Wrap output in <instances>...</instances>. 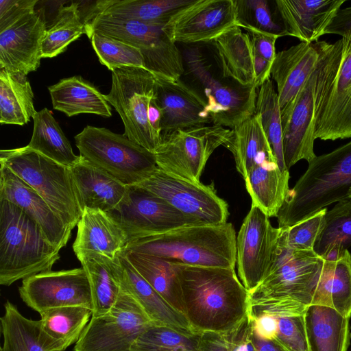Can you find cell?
I'll list each match as a JSON object with an SVG mask.
<instances>
[{
  "instance_id": "cell-9",
  "label": "cell",
  "mask_w": 351,
  "mask_h": 351,
  "mask_svg": "<svg viewBox=\"0 0 351 351\" xmlns=\"http://www.w3.org/2000/svg\"><path fill=\"white\" fill-rule=\"evenodd\" d=\"M75 141L81 156L127 186L140 184L158 168L154 153L104 128L87 125Z\"/></svg>"
},
{
  "instance_id": "cell-17",
  "label": "cell",
  "mask_w": 351,
  "mask_h": 351,
  "mask_svg": "<svg viewBox=\"0 0 351 351\" xmlns=\"http://www.w3.org/2000/svg\"><path fill=\"white\" fill-rule=\"evenodd\" d=\"M279 228L252 204L236 239L239 278L246 290L253 291L263 280L273 261L279 237Z\"/></svg>"
},
{
  "instance_id": "cell-52",
  "label": "cell",
  "mask_w": 351,
  "mask_h": 351,
  "mask_svg": "<svg viewBox=\"0 0 351 351\" xmlns=\"http://www.w3.org/2000/svg\"><path fill=\"white\" fill-rule=\"evenodd\" d=\"M254 54L273 63L276 53V42L278 36L256 32H247Z\"/></svg>"
},
{
  "instance_id": "cell-24",
  "label": "cell",
  "mask_w": 351,
  "mask_h": 351,
  "mask_svg": "<svg viewBox=\"0 0 351 351\" xmlns=\"http://www.w3.org/2000/svg\"><path fill=\"white\" fill-rule=\"evenodd\" d=\"M346 0H275L287 35L314 43L326 34Z\"/></svg>"
},
{
  "instance_id": "cell-49",
  "label": "cell",
  "mask_w": 351,
  "mask_h": 351,
  "mask_svg": "<svg viewBox=\"0 0 351 351\" xmlns=\"http://www.w3.org/2000/svg\"><path fill=\"white\" fill-rule=\"evenodd\" d=\"M37 0H0V30L34 10Z\"/></svg>"
},
{
  "instance_id": "cell-36",
  "label": "cell",
  "mask_w": 351,
  "mask_h": 351,
  "mask_svg": "<svg viewBox=\"0 0 351 351\" xmlns=\"http://www.w3.org/2000/svg\"><path fill=\"white\" fill-rule=\"evenodd\" d=\"M133 267L173 308L184 315L180 282L171 262L152 255L123 250Z\"/></svg>"
},
{
  "instance_id": "cell-42",
  "label": "cell",
  "mask_w": 351,
  "mask_h": 351,
  "mask_svg": "<svg viewBox=\"0 0 351 351\" xmlns=\"http://www.w3.org/2000/svg\"><path fill=\"white\" fill-rule=\"evenodd\" d=\"M271 146L278 167L282 171H288L284 158L281 112L277 90L271 78L258 88L255 112Z\"/></svg>"
},
{
  "instance_id": "cell-10",
  "label": "cell",
  "mask_w": 351,
  "mask_h": 351,
  "mask_svg": "<svg viewBox=\"0 0 351 351\" xmlns=\"http://www.w3.org/2000/svg\"><path fill=\"white\" fill-rule=\"evenodd\" d=\"M165 25L98 14L86 23V34L99 33L136 47L143 54L146 70L156 76L179 80L184 73L183 56L164 31Z\"/></svg>"
},
{
  "instance_id": "cell-18",
  "label": "cell",
  "mask_w": 351,
  "mask_h": 351,
  "mask_svg": "<svg viewBox=\"0 0 351 351\" xmlns=\"http://www.w3.org/2000/svg\"><path fill=\"white\" fill-rule=\"evenodd\" d=\"M19 293L23 302L39 314L72 306L93 309L90 282L83 267L32 276L23 280Z\"/></svg>"
},
{
  "instance_id": "cell-45",
  "label": "cell",
  "mask_w": 351,
  "mask_h": 351,
  "mask_svg": "<svg viewBox=\"0 0 351 351\" xmlns=\"http://www.w3.org/2000/svg\"><path fill=\"white\" fill-rule=\"evenodd\" d=\"M199 333L186 335L167 326L152 324L138 335L130 351H197Z\"/></svg>"
},
{
  "instance_id": "cell-20",
  "label": "cell",
  "mask_w": 351,
  "mask_h": 351,
  "mask_svg": "<svg viewBox=\"0 0 351 351\" xmlns=\"http://www.w3.org/2000/svg\"><path fill=\"white\" fill-rule=\"evenodd\" d=\"M47 26L35 10L0 30V67L27 75L40 64L41 45Z\"/></svg>"
},
{
  "instance_id": "cell-28",
  "label": "cell",
  "mask_w": 351,
  "mask_h": 351,
  "mask_svg": "<svg viewBox=\"0 0 351 351\" xmlns=\"http://www.w3.org/2000/svg\"><path fill=\"white\" fill-rule=\"evenodd\" d=\"M77 226L74 252L92 251L114 260L128 243L119 223L109 213L100 209L85 208Z\"/></svg>"
},
{
  "instance_id": "cell-8",
  "label": "cell",
  "mask_w": 351,
  "mask_h": 351,
  "mask_svg": "<svg viewBox=\"0 0 351 351\" xmlns=\"http://www.w3.org/2000/svg\"><path fill=\"white\" fill-rule=\"evenodd\" d=\"M279 229L273 261L263 280L249 293L250 302L290 300L308 306L311 304L325 259L314 250L290 247Z\"/></svg>"
},
{
  "instance_id": "cell-23",
  "label": "cell",
  "mask_w": 351,
  "mask_h": 351,
  "mask_svg": "<svg viewBox=\"0 0 351 351\" xmlns=\"http://www.w3.org/2000/svg\"><path fill=\"white\" fill-rule=\"evenodd\" d=\"M328 42H300L276 55L271 77L277 86L280 110L297 94L317 67Z\"/></svg>"
},
{
  "instance_id": "cell-51",
  "label": "cell",
  "mask_w": 351,
  "mask_h": 351,
  "mask_svg": "<svg viewBox=\"0 0 351 351\" xmlns=\"http://www.w3.org/2000/svg\"><path fill=\"white\" fill-rule=\"evenodd\" d=\"M197 351H233L231 329L226 332H201L198 339Z\"/></svg>"
},
{
  "instance_id": "cell-33",
  "label": "cell",
  "mask_w": 351,
  "mask_h": 351,
  "mask_svg": "<svg viewBox=\"0 0 351 351\" xmlns=\"http://www.w3.org/2000/svg\"><path fill=\"white\" fill-rule=\"evenodd\" d=\"M311 304L328 306L351 317V254L348 250L324 260Z\"/></svg>"
},
{
  "instance_id": "cell-37",
  "label": "cell",
  "mask_w": 351,
  "mask_h": 351,
  "mask_svg": "<svg viewBox=\"0 0 351 351\" xmlns=\"http://www.w3.org/2000/svg\"><path fill=\"white\" fill-rule=\"evenodd\" d=\"M26 75L0 71V123L23 125L37 113Z\"/></svg>"
},
{
  "instance_id": "cell-53",
  "label": "cell",
  "mask_w": 351,
  "mask_h": 351,
  "mask_svg": "<svg viewBox=\"0 0 351 351\" xmlns=\"http://www.w3.org/2000/svg\"><path fill=\"white\" fill-rule=\"evenodd\" d=\"M251 315L253 318L254 334L263 340L274 341L278 332V317L267 313Z\"/></svg>"
},
{
  "instance_id": "cell-44",
  "label": "cell",
  "mask_w": 351,
  "mask_h": 351,
  "mask_svg": "<svg viewBox=\"0 0 351 351\" xmlns=\"http://www.w3.org/2000/svg\"><path fill=\"white\" fill-rule=\"evenodd\" d=\"M237 26L247 32L287 36L275 0H234Z\"/></svg>"
},
{
  "instance_id": "cell-54",
  "label": "cell",
  "mask_w": 351,
  "mask_h": 351,
  "mask_svg": "<svg viewBox=\"0 0 351 351\" xmlns=\"http://www.w3.org/2000/svg\"><path fill=\"white\" fill-rule=\"evenodd\" d=\"M254 344L255 351H285L274 341L263 340L258 337L255 334Z\"/></svg>"
},
{
  "instance_id": "cell-41",
  "label": "cell",
  "mask_w": 351,
  "mask_h": 351,
  "mask_svg": "<svg viewBox=\"0 0 351 351\" xmlns=\"http://www.w3.org/2000/svg\"><path fill=\"white\" fill-rule=\"evenodd\" d=\"M351 246V198L336 203L325 215V226L314 251L324 259L335 258Z\"/></svg>"
},
{
  "instance_id": "cell-55",
  "label": "cell",
  "mask_w": 351,
  "mask_h": 351,
  "mask_svg": "<svg viewBox=\"0 0 351 351\" xmlns=\"http://www.w3.org/2000/svg\"><path fill=\"white\" fill-rule=\"evenodd\" d=\"M348 197L351 198V188L349 189L348 192Z\"/></svg>"
},
{
  "instance_id": "cell-3",
  "label": "cell",
  "mask_w": 351,
  "mask_h": 351,
  "mask_svg": "<svg viewBox=\"0 0 351 351\" xmlns=\"http://www.w3.org/2000/svg\"><path fill=\"white\" fill-rule=\"evenodd\" d=\"M351 141L308 163L280 209L278 228H287L332 204L349 198Z\"/></svg>"
},
{
  "instance_id": "cell-38",
  "label": "cell",
  "mask_w": 351,
  "mask_h": 351,
  "mask_svg": "<svg viewBox=\"0 0 351 351\" xmlns=\"http://www.w3.org/2000/svg\"><path fill=\"white\" fill-rule=\"evenodd\" d=\"M34 129L27 146L45 156L68 167L74 165L80 156L74 154L52 112L45 108L33 117Z\"/></svg>"
},
{
  "instance_id": "cell-19",
  "label": "cell",
  "mask_w": 351,
  "mask_h": 351,
  "mask_svg": "<svg viewBox=\"0 0 351 351\" xmlns=\"http://www.w3.org/2000/svg\"><path fill=\"white\" fill-rule=\"evenodd\" d=\"M237 25L234 0H195L175 13L164 26L174 43H210Z\"/></svg>"
},
{
  "instance_id": "cell-50",
  "label": "cell",
  "mask_w": 351,
  "mask_h": 351,
  "mask_svg": "<svg viewBox=\"0 0 351 351\" xmlns=\"http://www.w3.org/2000/svg\"><path fill=\"white\" fill-rule=\"evenodd\" d=\"M233 351H255L253 318L250 311L231 329Z\"/></svg>"
},
{
  "instance_id": "cell-6",
  "label": "cell",
  "mask_w": 351,
  "mask_h": 351,
  "mask_svg": "<svg viewBox=\"0 0 351 351\" xmlns=\"http://www.w3.org/2000/svg\"><path fill=\"white\" fill-rule=\"evenodd\" d=\"M182 56L183 75L204 100L213 125L232 129L254 114L258 88L224 78L199 47L186 46Z\"/></svg>"
},
{
  "instance_id": "cell-26",
  "label": "cell",
  "mask_w": 351,
  "mask_h": 351,
  "mask_svg": "<svg viewBox=\"0 0 351 351\" xmlns=\"http://www.w3.org/2000/svg\"><path fill=\"white\" fill-rule=\"evenodd\" d=\"M69 168L82 211L88 208L110 213L117 209L128 196L130 186L123 184L81 156L80 160Z\"/></svg>"
},
{
  "instance_id": "cell-35",
  "label": "cell",
  "mask_w": 351,
  "mask_h": 351,
  "mask_svg": "<svg viewBox=\"0 0 351 351\" xmlns=\"http://www.w3.org/2000/svg\"><path fill=\"white\" fill-rule=\"evenodd\" d=\"M231 130L232 134L223 146L232 152L237 170L243 179L259 161L266 158L276 161L257 114L254 113Z\"/></svg>"
},
{
  "instance_id": "cell-30",
  "label": "cell",
  "mask_w": 351,
  "mask_h": 351,
  "mask_svg": "<svg viewBox=\"0 0 351 351\" xmlns=\"http://www.w3.org/2000/svg\"><path fill=\"white\" fill-rule=\"evenodd\" d=\"M289 173L282 171L273 159L257 162L244 179L252 204L269 218L277 217L290 190Z\"/></svg>"
},
{
  "instance_id": "cell-7",
  "label": "cell",
  "mask_w": 351,
  "mask_h": 351,
  "mask_svg": "<svg viewBox=\"0 0 351 351\" xmlns=\"http://www.w3.org/2000/svg\"><path fill=\"white\" fill-rule=\"evenodd\" d=\"M0 164L34 189L69 228L73 230L77 225L83 211L69 167L27 145L1 149Z\"/></svg>"
},
{
  "instance_id": "cell-39",
  "label": "cell",
  "mask_w": 351,
  "mask_h": 351,
  "mask_svg": "<svg viewBox=\"0 0 351 351\" xmlns=\"http://www.w3.org/2000/svg\"><path fill=\"white\" fill-rule=\"evenodd\" d=\"M195 1L110 0L99 14L120 20L165 25L179 10Z\"/></svg>"
},
{
  "instance_id": "cell-47",
  "label": "cell",
  "mask_w": 351,
  "mask_h": 351,
  "mask_svg": "<svg viewBox=\"0 0 351 351\" xmlns=\"http://www.w3.org/2000/svg\"><path fill=\"white\" fill-rule=\"evenodd\" d=\"M327 210L324 208L289 228H280L287 245L300 250H314L325 226Z\"/></svg>"
},
{
  "instance_id": "cell-5",
  "label": "cell",
  "mask_w": 351,
  "mask_h": 351,
  "mask_svg": "<svg viewBox=\"0 0 351 351\" xmlns=\"http://www.w3.org/2000/svg\"><path fill=\"white\" fill-rule=\"evenodd\" d=\"M60 250L51 245L38 225L21 208L0 199V284L51 270Z\"/></svg>"
},
{
  "instance_id": "cell-16",
  "label": "cell",
  "mask_w": 351,
  "mask_h": 351,
  "mask_svg": "<svg viewBox=\"0 0 351 351\" xmlns=\"http://www.w3.org/2000/svg\"><path fill=\"white\" fill-rule=\"evenodd\" d=\"M137 185L202 224L218 225L227 222L228 206L217 195L213 184L205 185L186 181L158 168Z\"/></svg>"
},
{
  "instance_id": "cell-32",
  "label": "cell",
  "mask_w": 351,
  "mask_h": 351,
  "mask_svg": "<svg viewBox=\"0 0 351 351\" xmlns=\"http://www.w3.org/2000/svg\"><path fill=\"white\" fill-rule=\"evenodd\" d=\"M308 351H347L350 340L349 319L335 309L311 304L304 314Z\"/></svg>"
},
{
  "instance_id": "cell-1",
  "label": "cell",
  "mask_w": 351,
  "mask_h": 351,
  "mask_svg": "<svg viewBox=\"0 0 351 351\" xmlns=\"http://www.w3.org/2000/svg\"><path fill=\"white\" fill-rule=\"evenodd\" d=\"M171 263L181 288L184 315L197 332L228 331L247 314L249 292L234 269Z\"/></svg>"
},
{
  "instance_id": "cell-34",
  "label": "cell",
  "mask_w": 351,
  "mask_h": 351,
  "mask_svg": "<svg viewBox=\"0 0 351 351\" xmlns=\"http://www.w3.org/2000/svg\"><path fill=\"white\" fill-rule=\"evenodd\" d=\"M48 90L53 108L68 117L81 113L112 116L111 108L104 95L80 76L62 79L49 86Z\"/></svg>"
},
{
  "instance_id": "cell-29",
  "label": "cell",
  "mask_w": 351,
  "mask_h": 351,
  "mask_svg": "<svg viewBox=\"0 0 351 351\" xmlns=\"http://www.w3.org/2000/svg\"><path fill=\"white\" fill-rule=\"evenodd\" d=\"M81 306L58 307L40 313L38 341L44 351H64L80 339L92 317Z\"/></svg>"
},
{
  "instance_id": "cell-40",
  "label": "cell",
  "mask_w": 351,
  "mask_h": 351,
  "mask_svg": "<svg viewBox=\"0 0 351 351\" xmlns=\"http://www.w3.org/2000/svg\"><path fill=\"white\" fill-rule=\"evenodd\" d=\"M83 34H86V24L79 2L61 5L52 23L47 27L41 45L42 58L62 53Z\"/></svg>"
},
{
  "instance_id": "cell-27",
  "label": "cell",
  "mask_w": 351,
  "mask_h": 351,
  "mask_svg": "<svg viewBox=\"0 0 351 351\" xmlns=\"http://www.w3.org/2000/svg\"><path fill=\"white\" fill-rule=\"evenodd\" d=\"M222 76L243 86H256L254 52L248 34L234 26L210 42Z\"/></svg>"
},
{
  "instance_id": "cell-31",
  "label": "cell",
  "mask_w": 351,
  "mask_h": 351,
  "mask_svg": "<svg viewBox=\"0 0 351 351\" xmlns=\"http://www.w3.org/2000/svg\"><path fill=\"white\" fill-rule=\"evenodd\" d=\"M75 254L90 282L92 317L103 315L112 308L121 291L117 261L92 251L81 250Z\"/></svg>"
},
{
  "instance_id": "cell-4",
  "label": "cell",
  "mask_w": 351,
  "mask_h": 351,
  "mask_svg": "<svg viewBox=\"0 0 351 351\" xmlns=\"http://www.w3.org/2000/svg\"><path fill=\"white\" fill-rule=\"evenodd\" d=\"M341 40L328 43L315 69L295 97L280 110L284 158L288 170L301 160L316 158L315 128L319 103L333 79L341 57Z\"/></svg>"
},
{
  "instance_id": "cell-2",
  "label": "cell",
  "mask_w": 351,
  "mask_h": 351,
  "mask_svg": "<svg viewBox=\"0 0 351 351\" xmlns=\"http://www.w3.org/2000/svg\"><path fill=\"white\" fill-rule=\"evenodd\" d=\"M236 239L231 223L193 225L130 241L124 250L189 266L234 269Z\"/></svg>"
},
{
  "instance_id": "cell-15",
  "label": "cell",
  "mask_w": 351,
  "mask_h": 351,
  "mask_svg": "<svg viewBox=\"0 0 351 351\" xmlns=\"http://www.w3.org/2000/svg\"><path fill=\"white\" fill-rule=\"evenodd\" d=\"M109 213L125 231L128 242L184 226L202 224L138 185L130 186L125 200Z\"/></svg>"
},
{
  "instance_id": "cell-43",
  "label": "cell",
  "mask_w": 351,
  "mask_h": 351,
  "mask_svg": "<svg viewBox=\"0 0 351 351\" xmlns=\"http://www.w3.org/2000/svg\"><path fill=\"white\" fill-rule=\"evenodd\" d=\"M0 322V351H44L38 341L39 320L25 317L9 300L4 304Z\"/></svg>"
},
{
  "instance_id": "cell-11",
  "label": "cell",
  "mask_w": 351,
  "mask_h": 351,
  "mask_svg": "<svg viewBox=\"0 0 351 351\" xmlns=\"http://www.w3.org/2000/svg\"><path fill=\"white\" fill-rule=\"evenodd\" d=\"M341 36L339 67L319 103L315 138H351V6L340 9L326 34Z\"/></svg>"
},
{
  "instance_id": "cell-13",
  "label": "cell",
  "mask_w": 351,
  "mask_h": 351,
  "mask_svg": "<svg viewBox=\"0 0 351 351\" xmlns=\"http://www.w3.org/2000/svg\"><path fill=\"white\" fill-rule=\"evenodd\" d=\"M231 134V129L213 124L163 134L154 153L157 166L177 178L200 182L208 158L217 147L226 144Z\"/></svg>"
},
{
  "instance_id": "cell-12",
  "label": "cell",
  "mask_w": 351,
  "mask_h": 351,
  "mask_svg": "<svg viewBox=\"0 0 351 351\" xmlns=\"http://www.w3.org/2000/svg\"><path fill=\"white\" fill-rule=\"evenodd\" d=\"M155 95V75L138 67H123L112 71V86L106 101L120 115L123 135L154 153L161 141L149 123V111Z\"/></svg>"
},
{
  "instance_id": "cell-14",
  "label": "cell",
  "mask_w": 351,
  "mask_h": 351,
  "mask_svg": "<svg viewBox=\"0 0 351 351\" xmlns=\"http://www.w3.org/2000/svg\"><path fill=\"white\" fill-rule=\"evenodd\" d=\"M154 324L124 288L106 314L91 317L73 351H130L138 335Z\"/></svg>"
},
{
  "instance_id": "cell-48",
  "label": "cell",
  "mask_w": 351,
  "mask_h": 351,
  "mask_svg": "<svg viewBox=\"0 0 351 351\" xmlns=\"http://www.w3.org/2000/svg\"><path fill=\"white\" fill-rule=\"evenodd\" d=\"M278 319V332L273 341L285 351H308L304 315Z\"/></svg>"
},
{
  "instance_id": "cell-21",
  "label": "cell",
  "mask_w": 351,
  "mask_h": 351,
  "mask_svg": "<svg viewBox=\"0 0 351 351\" xmlns=\"http://www.w3.org/2000/svg\"><path fill=\"white\" fill-rule=\"evenodd\" d=\"M0 199L21 208L56 249L60 250L66 245L72 230L34 189L3 165L0 167Z\"/></svg>"
},
{
  "instance_id": "cell-22",
  "label": "cell",
  "mask_w": 351,
  "mask_h": 351,
  "mask_svg": "<svg viewBox=\"0 0 351 351\" xmlns=\"http://www.w3.org/2000/svg\"><path fill=\"white\" fill-rule=\"evenodd\" d=\"M155 96L162 111V134L213 124L202 98L181 79L155 75Z\"/></svg>"
},
{
  "instance_id": "cell-46",
  "label": "cell",
  "mask_w": 351,
  "mask_h": 351,
  "mask_svg": "<svg viewBox=\"0 0 351 351\" xmlns=\"http://www.w3.org/2000/svg\"><path fill=\"white\" fill-rule=\"evenodd\" d=\"M88 38L99 62L111 71L123 67L145 69L144 58L138 48L99 33H92Z\"/></svg>"
},
{
  "instance_id": "cell-25",
  "label": "cell",
  "mask_w": 351,
  "mask_h": 351,
  "mask_svg": "<svg viewBox=\"0 0 351 351\" xmlns=\"http://www.w3.org/2000/svg\"><path fill=\"white\" fill-rule=\"evenodd\" d=\"M115 259L121 287L136 300L154 324L167 326L186 335L199 333L192 328L184 315L173 308L141 276L123 250Z\"/></svg>"
}]
</instances>
